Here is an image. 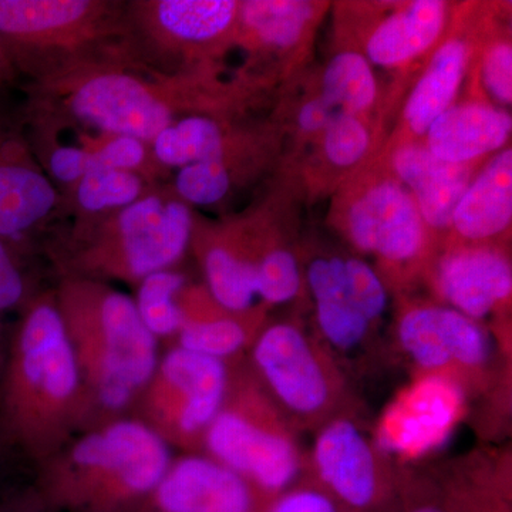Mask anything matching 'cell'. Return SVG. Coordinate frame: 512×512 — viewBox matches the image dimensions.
<instances>
[{
  "label": "cell",
  "instance_id": "cell-1",
  "mask_svg": "<svg viewBox=\"0 0 512 512\" xmlns=\"http://www.w3.org/2000/svg\"><path fill=\"white\" fill-rule=\"evenodd\" d=\"M245 89L241 83L218 82L215 74L100 70L52 83H23L20 113L32 126L82 128L151 144L187 117L231 113Z\"/></svg>",
  "mask_w": 512,
  "mask_h": 512
},
{
  "label": "cell",
  "instance_id": "cell-2",
  "mask_svg": "<svg viewBox=\"0 0 512 512\" xmlns=\"http://www.w3.org/2000/svg\"><path fill=\"white\" fill-rule=\"evenodd\" d=\"M0 426L9 447L39 464L93 426L55 289L33 292L8 336L0 373Z\"/></svg>",
  "mask_w": 512,
  "mask_h": 512
},
{
  "label": "cell",
  "instance_id": "cell-3",
  "mask_svg": "<svg viewBox=\"0 0 512 512\" xmlns=\"http://www.w3.org/2000/svg\"><path fill=\"white\" fill-rule=\"evenodd\" d=\"M0 37L23 83L100 70L151 72L127 0H0Z\"/></svg>",
  "mask_w": 512,
  "mask_h": 512
},
{
  "label": "cell",
  "instance_id": "cell-4",
  "mask_svg": "<svg viewBox=\"0 0 512 512\" xmlns=\"http://www.w3.org/2000/svg\"><path fill=\"white\" fill-rule=\"evenodd\" d=\"M57 309L92 412L93 424L127 416L158 363V340L133 298L107 282L60 276Z\"/></svg>",
  "mask_w": 512,
  "mask_h": 512
},
{
  "label": "cell",
  "instance_id": "cell-5",
  "mask_svg": "<svg viewBox=\"0 0 512 512\" xmlns=\"http://www.w3.org/2000/svg\"><path fill=\"white\" fill-rule=\"evenodd\" d=\"M147 424L120 416L87 427L39 464V497L59 512H134L173 463Z\"/></svg>",
  "mask_w": 512,
  "mask_h": 512
},
{
  "label": "cell",
  "instance_id": "cell-6",
  "mask_svg": "<svg viewBox=\"0 0 512 512\" xmlns=\"http://www.w3.org/2000/svg\"><path fill=\"white\" fill-rule=\"evenodd\" d=\"M192 222L190 205L164 184L121 210L56 225L47 252L60 276L136 288L146 276L173 269L183 259Z\"/></svg>",
  "mask_w": 512,
  "mask_h": 512
},
{
  "label": "cell",
  "instance_id": "cell-7",
  "mask_svg": "<svg viewBox=\"0 0 512 512\" xmlns=\"http://www.w3.org/2000/svg\"><path fill=\"white\" fill-rule=\"evenodd\" d=\"M141 60L164 76L215 74L237 39L234 0H127Z\"/></svg>",
  "mask_w": 512,
  "mask_h": 512
},
{
  "label": "cell",
  "instance_id": "cell-8",
  "mask_svg": "<svg viewBox=\"0 0 512 512\" xmlns=\"http://www.w3.org/2000/svg\"><path fill=\"white\" fill-rule=\"evenodd\" d=\"M208 457L234 471L265 500L284 493L298 477L299 456L279 430L259 393L249 384L232 386L205 433Z\"/></svg>",
  "mask_w": 512,
  "mask_h": 512
},
{
  "label": "cell",
  "instance_id": "cell-9",
  "mask_svg": "<svg viewBox=\"0 0 512 512\" xmlns=\"http://www.w3.org/2000/svg\"><path fill=\"white\" fill-rule=\"evenodd\" d=\"M229 377L222 360L173 346L138 397L136 417L170 447L200 446L227 399Z\"/></svg>",
  "mask_w": 512,
  "mask_h": 512
},
{
  "label": "cell",
  "instance_id": "cell-10",
  "mask_svg": "<svg viewBox=\"0 0 512 512\" xmlns=\"http://www.w3.org/2000/svg\"><path fill=\"white\" fill-rule=\"evenodd\" d=\"M62 222V197L37 160L19 110L0 101V238L28 252Z\"/></svg>",
  "mask_w": 512,
  "mask_h": 512
},
{
  "label": "cell",
  "instance_id": "cell-11",
  "mask_svg": "<svg viewBox=\"0 0 512 512\" xmlns=\"http://www.w3.org/2000/svg\"><path fill=\"white\" fill-rule=\"evenodd\" d=\"M308 284L320 332L335 349L359 346L386 309L382 279L362 259H315L308 268Z\"/></svg>",
  "mask_w": 512,
  "mask_h": 512
},
{
  "label": "cell",
  "instance_id": "cell-12",
  "mask_svg": "<svg viewBox=\"0 0 512 512\" xmlns=\"http://www.w3.org/2000/svg\"><path fill=\"white\" fill-rule=\"evenodd\" d=\"M53 130L67 131L76 137L67 141L46 131L28 130V134L37 160L59 192L84 175L101 170L131 171L156 185L171 183L174 171L157 160L153 147L146 141L82 128Z\"/></svg>",
  "mask_w": 512,
  "mask_h": 512
},
{
  "label": "cell",
  "instance_id": "cell-13",
  "mask_svg": "<svg viewBox=\"0 0 512 512\" xmlns=\"http://www.w3.org/2000/svg\"><path fill=\"white\" fill-rule=\"evenodd\" d=\"M464 412V393L451 376L426 375L407 386L384 410L377 446L414 460L443 446Z\"/></svg>",
  "mask_w": 512,
  "mask_h": 512
},
{
  "label": "cell",
  "instance_id": "cell-14",
  "mask_svg": "<svg viewBox=\"0 0 512 512\" xmlns=\"http://www.w3.org/2000/svg\"><path fill=\"white\" fill-rule=\"evenodd\" d=\"M313 464L320 488L348 512H383L394 500L372 444L353 421L338 419L320 431Z\"/></svg>",
  "mask_w": 512,
  "mask_h": 512
},
{
  "label": "cell",
  "instance_id": "cell-15",
  "mask_svg": "<svg viewBox=\"0 0 512 512\" xmlns=\"http://www.w3.org/2000/svg\"><path fill=\"white\" fill-rule=\"evenodd\" d=\"M252 359L269 392L293 414L315 416L328 406L332 394L328 372L296 326H269L256 338Z\"/></svg>",
  "mask_w": 512,
  "mask_h": 512
},
{
  "label": "cell",
  "instance_id": "cell-16",
  "mask_svg": "<svg viewBox=\"0 0 512 512\" xmlns=\"http://www.w3.org/2000/svg\"><path fill=\"white\" fill-rule=\"evenodd\" d=\"M254 488L208 456L187 454L134 512H262L266 504Z\"/></svg>",
  "mask_w": 512,
  "mask_h": 512
},
{
  "label": "cell",
  "instance_id": "cell-17",
  "mask_svg": "<svg viewBox=\"0 0 512 512\" xmlns=\"http://www.w3.org/2000/svg\"><path fill=\"white\" fill-rule=\"evenodd\" d=\"M399 340L406 355L431 375L478 369L490 357V342L478 322L441 306H420L404 313Z\"/></svg>",
  "mask_w": 512,
  "mask_h": 512
},
{
  "label": "cell",
  "instance_id": "cell-18",
  "mask_svg": "<svg viewBox=\"0 0 512 512\" xmlns=\"http://www.w3.org/2000/svg\"><path fill=\"white\" fill-rule=\"evenodd\" d=\"M348 234L360 251L400 264L420 254L424 222L412 194L399 183L383 181L353 202Z\"/></svg>",
  "mask_w": 512,
  "mask_h": 512
},
{
  "label": "cell",
  "instance_id": "cell-19",
  "mask_svg": "<svg viewBox=\"0 0 512 512\" xmlns=\"http://www.w3.org/2000/svg\"><path fill=\"white\" fill-rule=\"evenodd\" d=\"M437 285L451 309L478 322L510 298L511 265L497 252L464 249L440 262Z\"/></svg>",
  "mask_w": 512,
  "mask_h": 512
},
{
  "label": "cell",
  "instance_id": "cell-20",
  "mask_svg": "<svg viewBox=\"0 0 512 512\" xmlns=\"http://www.w3.org/2000/svg\"><path fill=\"white\" fill-rule=\"evenodd\" d=\"M200 256L208 292L228 312L244 315L254 308L255 264L249 259L234 222L205 227L192 222L191 244Z\"/></svg>",
  "mask_w": 512,
  "mask_h": 512
},
{
  "label": "cell",
  "instance_id": "cell-21",
  "mask_svg": "<svg viewBox=\"0 0 512 512\" xmlns=\"http://www.w3.org/2000/svg\"><path fill=\"white\" fill-rule=\"evenodd\" d=\"M504 110L481 103L450 107L427 130V150L444 163L467 165L501 150L511 136Z\"/></svg>",
  "mask_w": 512,
  "mask_h": 512
},
{
  "label": "cell",
  "instance_id": "cell-22",
  "mask_svg": "<svg viewBox=\"0 0 512 512\" xmlns=\"http://www.w3.org/2000/svg\"><path fill=\"white\" fill-rule=\"evenodd\" d=\"M393 168L410 188L424 224L436 229L451 225L457 204L471 181L467 165L444 163L426 147L409 144L394 153Z\"/></svg>",
  "mask_w": 512,
  "mask_h": 512
},
{
  "label": "cell",
  "instance_id": "cell-23",
  "mask_svg": "<svg viewBox=\"0 0 512 512\" xmlns=\"http://www.w3.org/2000/svg\"><path fill=\"white\" fill-rule=\"evenodd\" d=\"M220 116H192L177 121L151 143L157 160L175 171L201 161L245 160L251 154L252 136L232 127Z\"/></svg>",
  "mask_w": 512,
  "mask_h": 512
},
{
  "label": "cell",
  "instance_id": "cell-24",
  "mask_svg": "<svg viewBox=\"0 0 512 512\" xmlns=\"http://www.w3.org/2000/svg\"><path fill=\"white\" fill-rule=\"evenodd\" d=\"M177 303L183 322L174 346L222 362L247 346L251 330L245 313L228 312L215 302L207 288L187 284L178 293Z\"/></svg>",
  "mask_w": 512,
  "mask_h": 512
},
{
  "label": "cell",
  "instance_id": "cell-25",
  "mask_svg": "<svg viewBox=\"0 0 512 512\" xmlns=\"http://www.w3.org/2000/svg\"><path fill=\"white\" fill-rule=\"evenodd\" d=\"M512 220V151L501 150L470 181L451 225L463 238L483 241L501 234Z\"/></svg>",
  "mask_w": 512,
  "mask_h": 512
},
{
  "label": "cell",
  "instance_id": "cell-26",
  "mask_svg": "<svg viewBox=\"0 0 512 512\" xmlns=\"http://www.w3.org/2000/svg\"><path fill=\"white\" fill-rule=\"evenodd\" d=\"M447 6L437 0H417L383 20L369 40V60L383 67L410 62L427 49L443 32Z\"/></svg>",
  "mask_w": 512,
  "mask_h": 512
},
{
  "label": "cell",
  "instance_id": "cell-27",
  "mask_svg": "<svg viewBox=\"0 0 512 512\" xmlns=\"http://www.w3.org/2000/svg\"><path fill=\"white\" fill-rule=\"evenodd\" d=\"M467 46L463 40H448L437 50L429 67L414 87L404 119L414 134H426L456 99L466 73Z\"/></svg>",
  "mask_w": 512,
  "mask_h": 512
},
{
  "label": "cell",
  "instance_id": "cell-28",
  "mask_svg": "<svg viewBox=\"0 0 512 512\" xmlns=\"http://www.w3.org/2000/svg\"><path fill=\"white\" fill-rule=\"evenodd\" d=\"M157 187L160 185L131 171H94L60 191L62 222L89 220L121 210Z\"/></svg>",
  "mask_w": 512,
  "mask_h": 512
},
{
  "label": "cell",
  "instance_id": "cell-29",
  "mask_svg": "<svg viewBox=\"0 0 512 512\" xmlns=\"http://www.w3.org/2000/svg\"><path fill=\"white\" fill-rule=\"evenodd\" d=\"M313 6L289 0L239 2L237 39L242 46L286 49L301 39L312 19Z\"/></svg>",
  "mask_w": 512,
  "mask_h": 512
},
{
  "label": "cell",
  "instance_id": "cell-30",
  "mask_svg": "<svg viewBox=\"0 0 512 512\" xmlns=\"http://www.w3.org/2000/svg\"><path fill=\"white\" fill-rule=\"evenodd\" d=\"M377 84L369 60L356 52L339 53L323 74L322 97L338 113L356 116L375 103Z\"/></svg>",
  "mask_w": 512,
  "mask_h": 512
},
{
  "label": "cell",
  "instance_id": "cell-31",
  "mask_svg": "<svg viewBox=\"0 0 512 512\" xmlns=\"http://www.w3.org/2000/svg\"><path fill=\"white\" fill-rule=\"evenodd\" d=\"M187 284V276L173 268L154 272L136 286L133 301L138 316L157 340L177 336L183 322L177 303L178 293Z\"/></svg>",
  "mask_w": 512,
  "mask_h": 512
},
{
  "label": "cell",
  "instance_id": "cell-32",
  "mask_svg": "<svg viewBox=\"0 0 512 512\" xmlns=\"http://www.w3.org/2000/svg\"><path fill=\"white\" fill-rule=\"evenodd\" d=\"M241 177L222 160L201 161L178 168L171 178L175 194L190 207L220 204Z\"/></svg>",
  "mask_w": 512,
  "mask_h": 512
},
{
  "label": "cell",
  "instance_id": "cell-33",
  "mask_svg": "<svg viewBox=\"0 0 512 512\" xmlns=\"http://www.w3.org/2000/svg\"><path fill=\"white\" fill-rule=\"evenodd\" d=\"M28 252L0 238V373L5 363L8 332L5 320L10 312L20 311L33 292L23 268V256Z\"/></svg>",
  "mask_w": 512,
  "mask_h": 512
},
{
  "label": "cell",
  "instance_id": "cell-34",
  "mask_svg": "<svg viewBox=\"0 0 512 512\" xmlns=\"http://www.w3.org/2000/svg\"><path fill=\"white\" fill-rule=\"evenodd\" d=\"M301 271L291 252L265 249L255 268L256 296L271 305L291 301L301 289Z\"/></svg>",
  "mask_w": 512,
  "mask_h": 512
},
{
  "label": "cell",
  "instance_id": "cell-35",
  "mask_svg": "<svg viewBox=\"0 0 512 512\" xmlns=\"http://www.w3.org/2000/svg\"><path fill=\"white\" fill-rule=\"evenodd\" d=\"M392 512H510L507 500L488 491L412 493Z\"/></svg>",
  "mask_w": 512,
  "mask_h": 512
},
{
  "label": "cell",
  "instance_id": "cell-36",
  "mask_svg": "<svg viewBox=\"0 0 512 512\" xmlns=\"http://www.w3.org/2000/svg\"><path fill=\"white\" fill-rule=\"evenodd\" d=\"M370 147L369 131L356 116L340 113L323 134V148L330 163L352 167L359 163Z\"/></svg>",
  "mask_w": 512,
  "mask_h": 512
},
{
  "label": "cell",
  "instance_id": "cell-37",
  "mask_svg": "<svg viewBox=\"0 0 512 512\" xmlns=\"http://www.w3.org/2000/svg\"><path fill=\"white\" fill-rule=\"evenodd\" d=\"M262 512H348L320 487H291L266 501Z\"/></svg>",
  "mask_w": 512,
  "mask_h": 512
},
{
  "label": "cell",
  "instance_id": "cell-38",
  "mask_svg": "<svg viewBox=\"0 0 512 512\" xmlns=\"http://www.w3.org/2000/svg\"><path fill=\"white\" fill-rule=\"evenodd\" d=\"M485 89L503 106L512 101V49L510 43H497L485 53L483 62Z\"/></svg>",
  "mask_w": 512,
  "mask_h": 512
},
{
  "label": "cell",
  "instance_id": "cell-39",
  "mask_svg": "<svg viewBox=\"0 0 512 512\" xmlns=\"http://www.w3.org/2000/svg\"><path fill=\"white\" fill-rule=\"evenodd\" d=\"M338 114L340 113L320 96L303 104L298 114V124L305 133H318V131H325L330 121Z\"/></svg>",
  "mask_w": 512,
  "mask_h": 512
},
{
  "label": "cell",
  "instance_id": "cell-40",
  "mask_svg": "<svg viewBox=\"0 0 512 512\" xmlns=\"http://www.w3.org/2000/svg\"><path fill=\"white\" fill-rule=\"evenodd\" d=\"M22 83L18 70L13 66L12 60L6 52V47L3 45L2 37H0V101H3V97L10 89L19 86V84L22 86Z\"/></svg>",
  "mask_w": 512,
  "mask_h": 512
},
{
  "label": "cell",
  "instance_id": "cell-41",
  "mask_svg": "<svg viewBox=\"0 0 512 512\" xmlns=\"http://www.w3.org/2000/svg\"><path fill=\"white\" fill-rule=\"evenodd\" d=\"M6 448H9V446L8 443H6L5 436H3L2 426H0V456H2Z\"/></svg>",
  "mask_w": 512,
  "mask_h": 512
}]
</instances>
